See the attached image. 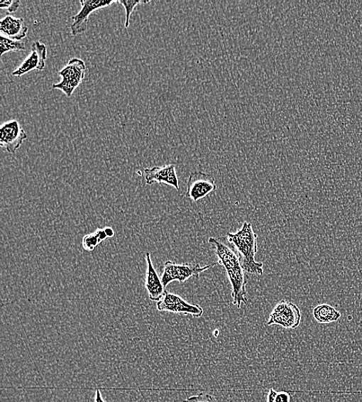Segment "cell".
<instances>
[{
  "instance_id": "6da1fadb",
  "label": "cell",
  "mask_w": 362,
  "mask_h": 402,
  "mask_svg": "<svg viewBox=\"0 0 362 402\" xmlns=\"http://www.w3.org/2000/svg\"><path fill=\"white\" fill-rule=\"evenodd\" d=\"M209 243L214 246L216 256L219 259L218 264L226 269L229 282L232 285V297L234 305L241 309L243 304H247L246 285L247 279L245 275L240 256L238 252L229 241L227 237L209 238Z\"/></svg>"
},
{
  "instance_id": "7a4b0ae2",
  "label": "cell",
  "mask_w": 362,
  "mask_h": 402,
  "mask_svg": "<svg viewBox=\"0 0 362 402\" xmlns=\"http://www.w3.org/2000/svg\"><path fill=\"white\" fill-rule=\"evenodd\" d=\"M226 237L238 252L245 272L263 276V264L255 261L258 253V234L254 232L252 224L244 222L240 231L227 233Z\"/></svg>"
},
{
  "instance_id": "3957f363",
  "label": "cell",
  "mask_w": 362,
  "mask_h": 402,
  "mask_svg": "<svg viewBox=\"0 0 362 402\" xmlns=\"http://www.w3.org/2000/svg\"><path fill=\"white\" fill-rule=\"evenodd\" d=\"M87 67L84 60L79 58L70 60L68 64L59 72L61 81L53 85V89L63 92L67 97L72 95L77 87L82 84L85 77Z\"/></svg>"
},
{
  "instance_id": "277c9868",
  "label": "cell",
  "mask_w": 362,
  "mask_h": 402,
  "mask_svg": "<svg viewBox=\"0 0 362 402\" xmlns=\"http://www.w3.org/2000/svg\"><path fill=\"white\" fill-rule=\"evenodd\" d=\"M217 264L202 267L199 264H176L171 261H165L163 267V273L161 277L165 288L172 282L178 281L181 283L187 281L192 277L199 278V275L213 267Z\"/></svg>"
},
{
  "instance_id": "5b68a950",
  "label": "cell",
  "mask_w": 362,
  "mask_h": 402,
  "mask_svg": "<svg viewBox=\"0 0 362 402\" xmlns=\"http://www.w3.org/2000/svg\"><path fill=\"white\" fill-rule=\"evenodd\" d=\"M302 320L301 310L293 303L280 301L273 310L268 325H279L286 329H296Z\"/></svg>"
},
{
  "instance_id": "8992f818",
  "label": "cell",
  "mask_w": 362,
  "mask_h": 402,
  "mask_svg": "<svg viewBox=\"0 0 362 402\" xmlns=\"http://www.w3.org/2000/svg\"><path fill=\"white\" fill-rule=\"evenodd\" d=\"M216 189L214 176L202 171H195L192 173L189 178L187 197L192 202H197L214 193Z\"/></svg>"
},
{
  "instance_id": "52a82bcc",
  "label": "cell",
  "mask_w": 362,
  "mask_h": 402,
  "mask_svg": "<svg viewBox=\"0 0 362 402\" xmlns=\"http://www.w3.org/2000/svg\"><path fill=\"white\" fill-rule=\"evenodd\" d=\"M156 307L158 311L170 312L182 314V315H191L199 318L202 316L203 309L198 304H191L185 301L178 295L165 291L163 298L157 302Z\"/></svg>"
},
{
  "instance_id": "ba28073f",
  "label": "cell",
  "mask_w": 362,
  "mask_h": 402,
  "mask_svg": "<svg viewBox=\"0 0 362 402\" xmlns=\"http://www.w3.org/2000/svg\"><path fill=\"white\" fill-rule=\"evenodd\" d=\"M117 3L112 0H82V9L80 12L72 16V24L70 25V31L73 36L84 33L87 28L88 19L90 15L99 10V9L107 7Z\"/></svg>"
},
{
  "instance_id": "9c48e42d",
  "label": "cell",
  "mask_w": 362,
  "mask_h": 402,
  "mask_svg": "<svg viewBox=\"0 0 362 402\" xmlns=\"http://www.w3.org/2000/svg\"><path fill=\"white\" fill-rule=\"evenodd\" d=\"M0 133V145L11 154L15 153L28 138L19 122L16 120L6 122Z\"/></svg>"
},
{
  "instance_id": "30bf717a",
  "label": "cell",
  "mask_w": 362,
  "mask_h": 402,
  "mask_svg": "<svg viewBox=\"0 0 362 402\" xmlns=\"http://www.w3.org/2000/svg\"><path fill=\"white\" fill-rule=\"evenodd\" d=\"M48 49L45 45L40 41H35L31 46V53L23 63L13 72V75L21 77L33 71H43L46 67Z\"/></svg>"
},
{
  "instance_id": "8fae6325",
  "label": "cell",
  "mask_w": 362,
  "mask_h": 402,
  "mask_svg": "<svg viewBox=\"0 0 362 402\" xmlns=\"http://www.w3.org/2000/svg\"><path fill=\"white\" fill-rule=\"evenodd\" d=\"M144 172L147 185H152L154 183H160V185L164 183V185L180 190V180L175 164L146 168Z\"/></svg>"
},
{
  "instance_id": "7c38bea8",
  "label": "cell",
  "mask_w": 362,
  "mask_h": 402,
  "mask_svg": "<svg viewBox=\"0 0 362 402\" xmlns=\"http://www.w3.org/2000/svg\"><path fill=\"white\" fill-rule=\"evenodd\" d=\"M146 260L147 262L146 288L149 299L152 301L158 302L163 298L166 291L165 288L163 284L161 278L156 272L151 259V255L148 252L146 254Z\"/></svg>"
},
{
  "instance_id": "4fadbf2b",
  "label": "cell",
  "mask_w": 362,
  "mask_h": 402,
  "mask_svg": "<svg viewBox=\"0 0 362 402\" xmlns=\"http://www.w3.org/2000/svg\"><path fill=\"white\" fill-rule=\"evenodd\" d=\"M0 31L8 39L21 41L26 37L28 28L24 23L23 18H16L6 16L0 23Z\"/></svg>"
},
{
  "instance_id": "5bb4252c",
  "label": "cell",
  "mask_w": 362,
  "mask_h": 402,
  "mask_svg": "<svg viewBox=\"0 0 362 402\" xmlns=\"http://www.w3.org/2000/svg\"><path fill=\"white\" fill-rule=\"evenodd\" d=\"M313 315L319 323H330L338 321L341 315L339 311L329 304L317 305L313 310Z\"/></svg>"
},
{
  "instance_id": "9a60e30c",
  "label": "cell",
  "mask_w": 362,
  "mask_h": 402,
  "mask_svg": "<svg viewBox=\"0 0 362 402\" xmlns=\"http://www.w3.org/2000/svg\"><path fill=\"white\" fill-rule=\"evenodd\" d=\"M24 43L18 41L8 39L5 37H0V55L3 56L9 51H22L25 50Z\"/></svg>"
},
{
  "instance_id": "2e32d148",
  "label": "cell",
  "mask_w": 362,
  "mask_h": 402,
  "mask_svg": "<svg viewBox=\"0 0 362 402\" xmlns=\"http://www.w3.org/2000/svg\"><path fill=\"white\" fill-rule=\"evenodd\" d=\"M117 3L121 4L126 9V19L125 27L126 28H128L130 25V16L131 13L135 10V8L139 4H148L149 1H144V0H119Z\"/></svg>"
},
{
  "instance_id": "e0dca14e",
  "label": "cell",
  "mask_w": 362,
  "mask_h": 402,
  "mask_svg": "<svg viewBox=\"0 0 362 402\" xmlns=\"http://www.w3.org/2000/svg\"><path fill=\"white\" fill-rule=\"evenodd\" d=\"M290 391L277 392L273 389H270L268 394V402H290Z\"/></svg>"
},
{
  "instance_id": "ac0fdd59",
  "label": "cell",
  "mask_w": 362,
  "mask_h": 402,
  "mask_svg": "<svg viewBox=\"0 0 362 402\" xmlns=\"http://www.w3.org/2000/svg\"><path fill=\"white\" fill-rule=\"evenodd\" d=\"M101 242L96 233L87 234L83 239V246L85 250L92 251H94Z\"/></svg>"
},
{
  "instance_id": "d6986e66",
  "label": "cell",
  "mask_w": 362,
  "mask_h": 402,
  "mask_svg": "<svg viewBox=\"0 0 362 402\" xmlns=\"http://www.w3.org/2000/svg\"><path fill=\"white\" fill-rule=\"evenodd\" d=\"M182 402H219L218 400L212 395L207 393H200L199 395L192 396L182 401Z\"/></svg>"
},
{
  "instance_id": "ffe728a7",
  "label": "cell",
  "mask_w": 362,
  "mask_h": 402,
  "mask_svg": "<svg viewBox=\"0 0 362 402\" xmlns=\"http://www.w3.org/2000/svg\"><path fill=\"white\" fill-rule=\"evenodd\" d=\"M19 6L20 1H17V0H2V1H0V8L7 9L10 13L16 12L18 10Z\"/></svg>"
},
{
  "instance_id": "44dd1931",
  "label": "cell",
  "mask_w": 362,
  "mask_h": 402,
  "mask_svg": "<svg viewBox=\"0 0 362 402\" xmlns=\"http://www.w3.org/2000/svg\"><path fill=\"white\" fill-rule=\"evenodd\" d=\"M94 402H106L99 390H97L95 392Z\"/></svg>"
},
{
  "instance_id": "7402d4cb",
  "label": "cell",
  "mask_w": 362,
  "mask_h": 402,
  "mask_svg": "<svg viewBox=\"0 0 362 402\" xmlns=\"http://www.w3.org/2000/svg\"><path fill=\"white\" fill-rule=\"evenodd\" d=\"M106 234H107L108 238H112L114 235V232L111 228H105L104 229Z\"/></svg>"
}]
</instances>
